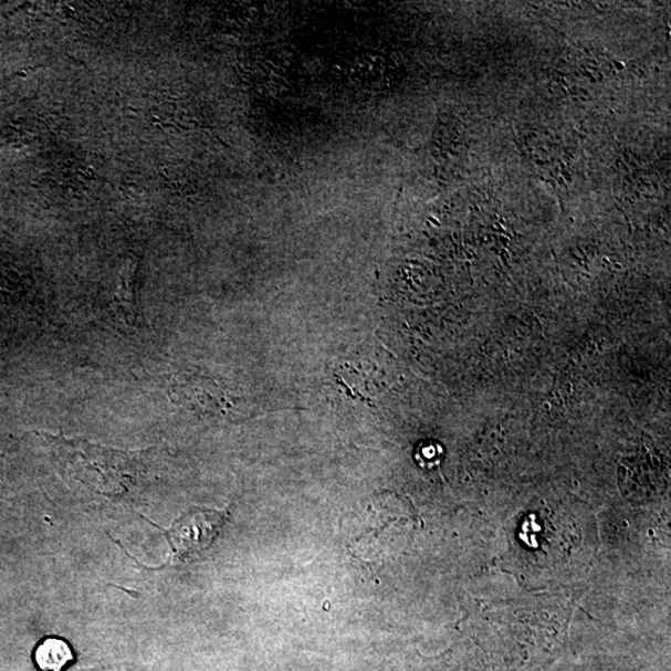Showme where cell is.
Listing matches in <instances>:
<instances>
[{"instance_id": "cell-1", "label": "cell", "mask_w": 671, "mask_h": 671, "mask_svg": "<svg viewBox=\"0 0 671 671\" xmlns=\"http://www.w3.org/2000/svg\"><path fill=\"white\" fill-rule=\"evenodd\" d=\"M168 397L179 407L205 417H234L247 415L245 398L216 379L195 374L178 376L168 388Z\"/></svg>"}, {"instance_id": "cell-2", "label": "cell", "mask_w": 671, "mask_h": 671, "mask_svg": "<svg viewBox=\"0 0 671 671\" xmlns=\"http://www.w3.org/2000/svg\"><path fill=\"white\" fill-rule=\"evenodd\" d=\"M227 513L216 510L192 509L166 531L175 556L180 560L203 554L214 544L220 528L226 523Z\"/></svg>"}, {"instance_id": "cell-3", "label": "cell", "mask_w": 671, "mask_h": 671, "mask_svg": "<svg viewBox=\"0 0 671 671\" xmlns=\"http://www.w3.org/2000/svg\"><path fill=\"white\" fill-rule=\"evenodd\" d=\"M132 272H125L114 295L112 310L119 323L128 327L137 324V304L135 297L134 280Z\"/></svg>"}, {"instance_id": "cell-4", "label": "cell", "mask_w": 671, "mask_h": 671, "mask_svg": "<svg viewBox=\"0 0 671 671\" xmlns=\"http://www.w3.org/2000/svg\"><path fill=\"white\" fill-rule=\"evenodd\" d=\"M74 660L69 644L62 639L49 638L40 644L35 652V663L43 671H62Z\"/></svg>"}]
</instances>
